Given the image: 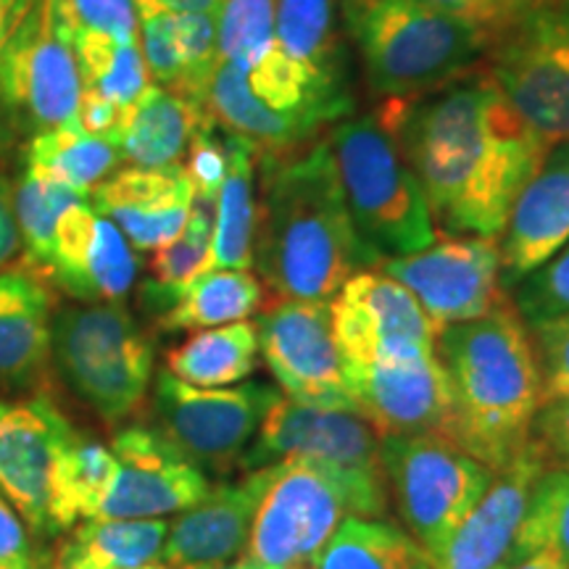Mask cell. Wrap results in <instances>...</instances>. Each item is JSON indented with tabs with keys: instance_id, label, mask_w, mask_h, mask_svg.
Here are the masks:
<instances>
[{
	"instance_id": "43",
	"label": "cell",
	"mask_w": 569,
	"mask_h": 569,
	"mask_svg": "<svg viewBox=\"0 0 569 569\" xmlns=\"http://www.w3.org/2000/svg\"><path fill=\"white\" fill-rule=\"evenodd\" d=\"M59 11L69 38L92 32L117 42H140L134 0H59Z\"/></svg>"
},
{
	"instance_id": "13",
	"label": "cell",
	"mask_w": 569,
	"mask_h": 569,
	"mask_svg": "<svg viewBox=\"0 0 569 569\" xmlns=\"http://www.w3.org/2000/svg\"><path fill=\"white\" fill-rule=\"evenodd\" d=\"M380 443L375 427L353 409L311 407L280 396L267 411L240 469L253 472L282 461H311L372 486H386Z\"/></svg>"
},
{
	"instance_id": "44",
	"label": "cell",
	"mask_w": 569,
	"mask_h": 569,
	"mask_svg": "<svg viewBox=\"0 0 569 569\" xmlns=\"http://www.w3.org/2000/svg\"><path fill=\"white\" fill-rule=\"evenodd\" d=\"M536 346L543 403L569 396V315L528 325Z\"/></svg>"
},
{
	"instance_id": "14",
	"label": "cell",
	"mask_w": 569,
	"mask_h": 569,
	"mask_svg": "<svg viewBox=\"0 0 569 569\" xmlns=\"http://www.w3.org/2000/svg\"><path fill=\"white\" fill-rule=\"evenodd\" d=\"M375 269L401 282L438 330L486 317L509 298L496 238L448 234L425 251L382 259Z\"/></svg>"
},
{
	"instance_id": "20",
	"label": "cell",
	"mask_w": 569,
	"mask_h": 569,
	"mask_svg": "<svg viewBox=\"0 0 569 569\" xmlns=\"http://www.w3.org/2000/svg\"><path fill=\"white\" fill-rule=\"evenodd\" d=\"M74 430L42 390L27 401L0 398V490L34 532H48L56 453Z\"/></svg>"
},
{
	"instance_id": "12",
	"label": "cell",
	"mask_w": 569,
	"mask_h": 569,
	"mask_svg": "<svg viewBox=\"0 0 569 569\" xmlns=\"http://www.w3.org/2000/svg\"><path fill=\"white\" fill-rule=\"evenodd\" d=\"M486 69L546 146L569 140V0L496 34Z\"/></svg>"
},
{
	"instance_id": "47",
	"label": "cell",
	"mask_w": 569,
	"mask_h": 569,
	"mask_svg": "<svg viewBox=\"0 0 569 569\" xmlns=\"http://www.w3.org/2000/svg\"><path fill=\"white\" fill-rule=\"evenodd\" d=\"M532 438L549 453L551 465L569 469V396L540 403L532 419Z\"/></svg>"
},
{
	"instance_id": "21",
	"label": "cell",
	"mask_w": 569,
	"mask_h": 569,
	"mask_svg": "<svg viewBox=\"0 0 569 569\" xmlns=\"http://www.w3.org/2000/svg\"><path fill=\"white\" fill-rule=\"evenodd\" d=\"M277 465L248 472L238 482L211 488L196 507L169 522L161 561L172 569H227L243 557L256 511Z\"/></svg>"
},
{
	"instance_id": "7",
	"label": "cell",
	"mask_w": 569,
	"mask_h": 569,
	"mask_svg": "<svg viewBox=\"0 0 569 569\" xmlns=\"http://www.w3.org/2000/svg\"><path fill=\"white\" fill-rule=\"evenodd\" d=\"M386 486L311 461H282L269 482L243 557L227 569H309L346 517H382Z\"/></svg>"
},
{
	"instance_id": "4",
	"label": "cell",
	"mask_w": 569,
	"mask_h": 569,
	"mask_svg": "<svg viewBox=\"0 0 569 569\" xmlns=\"http://www.w3.org/2000/svg\"><path fill=\"white\" fill-rule=\"evenodd\" d=\"M343 27L382 101L443 88L486 63L493 42L486 27L419 0H343Z\"/></svg>"
},
{
	"instance_id": "38",
	"label": "cell",
	"mask_w": 569,
	"mask_h": 569,
	"mask_svg": "<svg viewBox=\"0 0 569 569\" xmlns=\"http://www.w3.org/2000/svg\"><path fill=\"white\" fill-rule=\"evenodd\" d=\"M522 559L532 553H553L569 569V469L549 465L532 486L522 532Z\"/></svg>"
},
{
	"instance_id": "34",
	"label": "cell",
	"mask_w": 569,
	"mask_h": 569,
	"mask_svg": "<svg viewBox=\"0 0 569 569\" xmlns=\"http://www.w3.org/2000/svg\"><path fill=\"white\" fill-rule=\"evenodd\" d=\"M217 222V196L196 193L190 206L188 224L182 234L169 246L153 251L151 282L142 284V298L156 317L172 309L177 298L196 277L211 272V234Z\"/></svg>"
},
{
	"instance_id": "17",
	"label": "cell",
	"mask_w": 569,
	"mask_h": 569,
	"mask_svg": "<svg viewBox=\"0 0 569 569\" xmlns=\"http://www.w3.org/2000/svg\"><path fill=\"white\" fill-rule=\"evenodd\" d=\"M117 478L96 519H161L196 507L209 478L156 427L130 425L111 440Z\"/></svg>"
},
{
	"instance_id": "40",
	"label": "cell",
	"mask_w": 569,
	"mask_h": 569,
	"mask_svg": "<svg viewBox=\"0 0 569 569\" xmlns=\"http://www.w3.org/2000/svg\"><path fill=\"white\" fill-rule=\"evenodd\" d=\"M177 48L182 59L180 96L206 106L211 74L219 63L217 48V13L177 11L174 13Z\"/></svg>"
},
{
	"instance_id": "25",
	"label": "cell",
	"mask_w": 569,
	"mask_h": 569,
	"mask_svg": "<svg viewBox=\"0 0 569 569\" xmlns=\"http://www.w3.org/2000/svg\"><path fill=\"white\" fill-rule=\"evenodd\" d=\"M53 353V296L24 261L0 272V388L40 390Z\"/></svg>"
},
{
	"instance_id": "24",
	"label": "cell",
	"mask_w": 569,
	"mask_h": 569,
	"mask_svg": "<svg viewBox=\"0 0 569 569\" xmlns=\"http://www.w3.org/2000/svg\"><path fill=\"white\" fill-rule=\"evenodd\" d=\"M92 209L111 219L138 251H159L177 240L193 206V182L182 167H127L92 190Z\"/></svg>"
},
{
	"instance_id": "18",
	"label": "cell",
	"mask_w": 569,
	"mask_h": 569,
	"mask_svg": "<svg viewBox=\"0 0 569 569\" xmlns=\"http://www.w3.org/2000/svg\"><path fill=\"white\" fill-rule=\"evenodd\" d=\"M343 380L353 411L380 438L446 436L451 390L438 353L343 367Z\"/></svg>"
},
{
	"instance_id": "37",
	"label": "cell",
	"mask_w": 569,
	"mask_h": 569,
	"mask_svg": "<svg viewBox=\"0 0 569 569\" xmlns=\"http://www.w3.org/2000/svg\"><path fill=\"white\" fill-rule=\"evenodd\" d=\"M84 201V196L63 184L48 180L27 169L24 180L13 193V211H17L19 234L24 240L27 264L46 277L53 259V240L59 230L61 217L71 206ZM48 280V277H46Z\"/></svg>"
},
{
	"instance_id": "15",
	"label": "cell",
	"mask_w": 569,
	"mask_h": 569,
	"mask_svg": "<svg viewBox=\"0 0 569 569\" xmlns=\"http://www.w3.org/2000/svg\"><path fill=\"white\" fill-rule=\"evenodd\" d=\"M330 306L343 367L436 353L440 330L417 298L380 269L353 274Z\"/></svg>"
},
{
	"instance_id": "22",
	"label": "cell",
	"mask_w": 569,
	"mask_h": 569,
	"mask_svg": "<svg viewBox=\"0 0 569 569\" xmlns=\"http://www.w3.org/2000/svg\"><path fill=\"white\" fill-rule=\"evenodd\" d=\"M48 280L82 303H122L138 277V256L122 230L88 198L63 213Z\"/></svg>"
},
{
	"instance_id": "16",
	"label": "cell",
	"mask_w": 569,
	"mask_h": 569,
	"mask_svg": "<svg viewBox=\"0 0 569 569\" xmlns=\"http://www.w3.org/2000/svg\"><path fill=\"white\" fill-rule=\"evenodd\" d=\"M259 351L282 396L311 407L353 409L330 301H274L261 311Z\"/></svg>"
},
{
	"instance_id": "42",
	"label": "cell",
	"mask_w": 569,
	"mask_h": 569,
	"mask_svg": "<svg viewBox=\"0 0 569 569\" xmlns=\"http://www.w3.org/2000/svg\"><path fill=\"white\" fill-rule=\"evenodd\" d=\"M511 303L528 325L569 315V243L511 290Z\"/></svg>"
},
{
	"instance_id": "45",
	"label": "cell",
	"mask_w": 569,
	"mask_h": 569,
	"mask_svg": "<svg viewBox=\"0 0 569 569\" xmlns=\"http://www.w3.org/2000/svg\"><path fill=\"white\" fill-rule=\"evenodd\" d=\"M217 122L203 124L190 142L188 153H184L182 169L188 180L193 182L196 193H213L219 196L224 174H227V142L219 138Z\"/></svg>"
},
{
	"instance_id": "35",
	"label": "cell",
	"mask_w": 569,
	"mask_h": 569,
	"mask_svg": "<svg viewBox=\"0 0 569 569\" xmlns=\"http://www.w3.org/2000/svg\"><path fill=\"white\" fill-rule=\"evenodd\" d=\"M122 153L111 140L82 130H48L32 134L27 169L88 198L106 177L117 172Z\"/></svg>"
},
{
	"instance_id": "2",
	"label": "cell",
	"mask_w": 569,
	"mask_h": 569,
	"mask_svg": "<svg viewBox=\"0 0 569 569\" xmlns=\"http://www.w3.org/2000/svg\"><path fill=\"white\" fill-rule=\"evenodd\" d=\"M261 198L253 264L277 301H332L380 261L361 243L330 140L259 156Z\"/></svg>"
},
{
	"instance_id": "9",
	"label": "cell",
	"mask_w": 569,
	"mask_h": 569,
	"mask_svg": "<svg viewBox=\"0 0 569 569\" xmlns=\"http://www.w3.org/2000/svg\"><path fill=\"white\" fill-rule=\"evenodd\" d=\"M388 501L436 561L478 507L493 472L443 436H390L380 443Z\"/></svg>"
},
{
	"instance_id": "56",
	"label": "cell",
	"mask_w": 569,
	"mask_h": 569,
	"mask_svg": "<svg viewBox=\"0 0 569 569\" xmlns=\"http://www.w3.org/2000/svg\"><path fill=\"white\" fill-rule=\"evenodd\" d=\"M0 569H9V567H3V565H0Z\"/></svg>"
},
{
	"instance_id": "8",
	"label": "cell",
	"mask_w": 569,
	"mask_h": 569,
	"mask_svg": "<svg viewBox=\"0 0 569 569\" xmlns=\"http://www.w3.org/2000/svg\"><path fill=\"white\" fill-rule=\"evenodd\" d=\"M63 380L106 422L138 415L153 377V348L122 303L67 306L53 317Z\"/></svg>"
},
{
	"instance_id": "19",
	"label": "cell",
	"mask_w": 569,
	"mask_h": 569,
	"mask_svg": "<svg viewBox=\"0 0 569 569\" xmlns=\"http://www.w3.org/2000/svg\"><path fill=\"white\" fill-rule=\"evenodd\" d=\"M549 465V453L532 438L511 465L493 475L486 496L469 511L457 536L432 561V567L515 569L519 561H525L519 551V532H522L532 486Z\"/></svg>"
},
{
	"instance_id": "31",
	"label": "cell",
	"mask_w": 569,
	"mask_h": 569,
	"mask_svg": "<svg viewBox=\"0 0 569 569\" xmlns=\"http://www.w3.org/2000/svg\"><path fill=\"white\" fill-rule=\"evenodd\" d=\"M343 0H274V42L327 80L346 82Z\"/></svg>"
},
{
	"instance_id": "26",
	"label": "cell",
	"mask_w": 569,
	"mask_h": 569,
	"mask_svg": "<svg viewBox=\"0 0 569 569\" xmlns=\"http://www.w3.org/2000/svg\"><path fill=\"white\" fill-rule=\"evenodd\" d=\"M211 117L203 103L148 84L127 113V124L119 140V153L132 167L177 169L182 167L190 142Z\"/></svg>"
},
{
	"instance_id": "27",
	"label": "cell",
	"mask_w": 569,
	"mask_h": 569,
	"mask_svg": "<svg viewBox=\"0 0 569 569\" xmlns=\"http://www.w3.org/2000/svg\"><path fill=\"white\" fill-rule=\"evenodd\" d=\"M227 174L217 196V222L211 234V269H251L259 198H256V169L261 151L251 140L224 134Z\"/></svg>"
},
{
	"instance_id": "10",
	"label": "cell",
	"mask_w": 569,
	"mask_h": 569,
	"mask_svg": "<svg viewBox=\"0 0 569 569\" xmlns=\"http://www.w3.org/2000/svg\"><path fill=\"white\" fill-rule=\"evenodd\" d=\"M280 396V388L267 382L193 388L163 369L153 386L156 430L196 467L224 475L243 465L267 411Z\"/></svg>"
},
{
	"instance_id": "39",
	"label": "cell",
	"mask_w": 569,
	"mask_h": 569,
	"mask_svg": "<svg viewBox=\"0 0 569 569\" xmlns=\"http://www.w3.org/2000/svg\"><path fill=\"white\" fill-rule=\"evenodd\" d=\"M274 46V0H222L217 9L219 61L251 69Z\"/></svg>"
},
{
	"instance_id": "46",
	"label": "cell",
	"mask_w": 569,
	"mask_h": 569,
	"mask_svg": "<svg viewBox=\"0 0 569 569\" xmlns=\"http://www.w3.org/2000/svg\"><path fill=\"white\" fill-rule=\"evenodd\" d=\"M0 565L9 569H51V561L34 549L19 511L6 496H0Z\"/></svg>"
},
{
	"instance_id": "49",
	"label": "cell",
	"mask_w": 569,
	"mask_h": 569,
	"mask_svg": "<svg viewBox=\"0 0 569 569\" xmlns=\"http://www.w3.org/2000/svg\"><path fill=\"white\" fill-rule=\"evenodd\" d=\"M32 6L34 0H0V77H3V61H6V53H9L11 40L17 38L19 27L24 24L27 13L32 11ZM11 132H13L11 122L3 109V90H0V148H3V142L9 140Z\"/></svg>"
},
{
	"instance_id": "51",
	"label": "cell",
	"mask_w": 569,
	"mask_h": 569,
	"mask_svg": "<svg viewBox=\"0 0 569 569\" xmlns=\"http://www.w3.org/2000/svg\"><path fill=\"white\" fill-rule=\"evenodd\" d=\"M19 224L13 211V190L6 177H0V269L19 253Z\"/></svg>"
},
{
	"instance_id": "32",
	"label": "cell",
	"mask_w": 569,
	"mask_h": 569,
	"mask_svg": "<svg viewBox=\"0 0 569 569\" xmlns=\"http://www.w3.org/2000/svg\"><path fill=\"white\" fill-rule=\"evenodd\" d=\"M264 303V284L251 269H211L182 290L172 309L163 311V332H198L243 322Z\"/></svg>"
},
{
	"instance_id": "5",
	"label": "cell",
	"mask_w": 569,
	"mask_h": 569,
	"mask_svg": "<svg viewBox=\"0 0 569 569\" xmlns=\"http://www.w3.org/2000/svg\"><path fill=\"white\" fill-rule=\"evenodd\" d=\"M206 111L219 130L251 140L264 153H280L351 117L353 96L346 82L317 74L274 42L251 69L219 61L206 90Z\"/></svg>"
},
{
	"instance_id": "33",
	"label": "cell",
	"mask_w": 569,
	"mask_h": 569,
	"mask_svg": "<svg viewBox=\"0 0 569 569\" xmlns=\"http://www.w3.org/2000/svg\"><path fill=\"white\" fill-rule=\"evenodd\" d=\"M309 569H436L427 551L382 517H346Z\"/></svg>"
},
{
	"instance_id": "29",
	"label": "cell",
	"mask_w": 569,
	"mask_h": 569,
	"mask_svg": "<svg viewBox=\"0 0 569 569\" xmlns=\"http://www.w3.org/2000/svg\"><path fill=\"white\" fill-rule=\"evenodd\" d=\"M163 519H88L53 553L51 569H130L161 559Z\"/></svg>"
},
{
	"instance_id": "6",
	"label": "cell",
	"mask_w": 569,
	"mask_h": 569,
	"mask_svg": "<svg viewBox=\"0 0 569 569\" xmlns=\"http://www.w3.org/2000/svg\"><path fill=\"white\" fill-rule=\"evenodd\" d=\"M327 140L356 232L377 261L436 243L438 227L422 184L377 113L343 119Z\"/></svg>"
},
{
	"instance_id": "28",
	"label": "cell",
	"mask_w": 569,
	"mask_h": 569,
	"mask_svg": "<svg viewBox=\"0 0 569 569\" xmlns=\"http://www.w3.org/2000/svg\"><path fill=\"white\" fill-rule=\"evenodd\" d=\"M117 478V457L101 440L71 430L56 453L48 493V532L77 528L96 519Z\"/></svg>"
},
{
	"instance_id": "48",
	"label": "cell",
	"mask_w": 569,
	"mask_h": 569,
	"mask_svg": "<svg viewBox=\"0 0 569 569\" xmlns=\"http://www.w3.org/2000/svg\"><path fill=\"white\" fill-rule=\"evenodd\" d=\"M127 113L130 109H122V106L106 101L103 96L92 90H82L80 111H77V124H80L82 132L96 134V138L111 140L113 146L119 148V140H122Z\"/></svg>"
},
{
	"instance_id": "11",
	"label": "cell",
	"mask_w": 569,
	"mask_h": 569,
	"mask_svg": "<svg viewBox=\"0 0 569 569\" xmlns=\"http://www.w3.org/2000/svg\"><path fill=\"white\" fill-rule=\"evenodd\" d=\"M3 109L11 130H80L82 77L59 0H34L3 61Z\"/></svg>"
},
{
	"instance_id": "30",
	"label": "cell",
	"mask_w": 569,
	"mask_h": 569,
	"mask_svg": "<svg viewBox=\"0 0 569 569\" xmlns=\"http://www.w3.org/2000/svg\"><path fill=\"white\" fill-rule=\"evenodd\" d=\"M259 330L243 319L193 332L167 353V372L193 388H230L259 369Z\"/></svg>"
},
{
	"instance_id": "3",
	"label": "cell",
	"mask_w": 569,
	"mask_h": 569,
	"mask_svg": "<svg viewBox=\"0 0 569 569\" xmlns=\"http://www.w3.org/2000/svg\"><path fill=\"white\" fill-rule=\"evenodd\" d=\"M436 353L451 390L443 438L501 472L532 440V419L543 403L528 322L509 296L486 317L443 327Z\"/></svg>"
},
{
	"instance_id": "53",
	"label": "cell",
	"mask_w": 569,
	"mask_h": 569,
	"mask_svg": "<svg viewBox=\"0 0 569 569\" xmlns=\"http://www.w3.org/2000/svg\"><path fill=\"white\" fill-rule=\"evenodd\" d=\"M161 6L172 11H206V13H217L219 3L222 0H159Z\"/></svg>"
},
{
	"instance_id": "55",
	"label": "cell",
	"mask_w": 569,
	"mask_h": 569,
	"mask_svg": "<svg viewBox=\"0 0 569 569\" xmlns=\"http://www.w3.org/2000/svg\"><path fill=\"white\" fill-rule=\"evenodd\" d=\"M130 569H172V567H167V565H142V567H130Z\"/></svg>"
},
{
	"instance_id": "36",
	"label": "cell",
	"mask_w": 569,
	"mask_h": 569,
	"mask_svg": "<svg viewBox=\"0 0 569 569\" xmlns=\"http://www.w3.org/2000/svg\"><path fill=\"white\" fill-rule=\"evenodd\" d=\"M82 90H92L106 101L132 109L151 84L140 42H117L103 34L82 32L71 38Z\"/></svg>"
},
{
	"instance_id": "52",
	"label": "cell",
	"mask_w": 569,
	"mask_h": 569,
	"mask_svg": "<svg viewBox=\"0 0 569 569\" xmlns=\"http://www.w3.org/2000/svg\"><path fill=\"white\" fill-rule=\"evenodd\" d=\"M419 3L432 6V9H440L448 13H457V17L475 21V24L486 27V30L496 38L498 24H496L493 9H490V0H419Z\"/></svg>"
},
{
	"instance_id": "50",
	"label": "cell",
	"mask_w": 569,
	"mask_h": 569,
	"mask_svg": "<svg viewBox=\"0 0 569 569\" xmlns=\"http://www.w3.org/2000/svg\"><path fill=\"white\" fill-rule=\"evenodd\" d=\"M565 3L567 0H490V9H493L496 24H498L496 34H501L503 30H509V27L519 24V21L536 17V13L553 11Z\"/></svg>"
},
{
	"instance_id": "54",
	"label": "cell",
	"mask_w": 569,
	"mask_h": 569,
	"mask_svg": "<svg viewBox=\"0 0 569 569\" xmlns=\"http://www.w3.org/2000/svg\"><path fill=\"white\" fill-rule=\"evenodd\" d=\"M515 569H567L561 561L553 557V553H532V557H528L525 561H519V565Z\"/></svg>"
},
{
	"instance_id": "1",
	"label": "cell",
	"mask_w": 569,
	"mask_h": 569,
	"mask_svg": "<svg viewBox=\"0 0 569 569\" xmlns=\"http://www.w3.org/2000/svg\"><path fill=\"white\" fill-rule=\"evenodd\" d=\"M422 184L438 230L501 238L546 142L522 124L486 63L443 88L375 111Z\"/></svg>"
},
{
	"instance_id": "41",
	"label": "cell",
	"mask_w": 569,
	"mask_h": 569,
	"mask_svg": "<svg viewBox=\"0 0 569 569\" xmlns=\"http://www.w3.org/2000/svg\"><path fill=\"white\" fill-rule=\"evenodd\" d=\"M140 24V51L146 59L148 74L153 84L163 90H172L180 96L182 90V59L177 48L174 13L159 0H134Z\"/></svg>"
},
{
	"instance_id": "23",
	"label": "cell",
	"mask_w": 569,
	"mask_h": 569,
	"mask_svg": "<svg viewBox=\"0 0 569 569\" xmlns=\"http://www.w3.org/2000/svg\"><path fill=\"white\" fill-rule=\"evenodd\" d=\"M569 243V140L546 148L498 238L501 288L511 293Z\"/></svg>"
}]
</instances>
